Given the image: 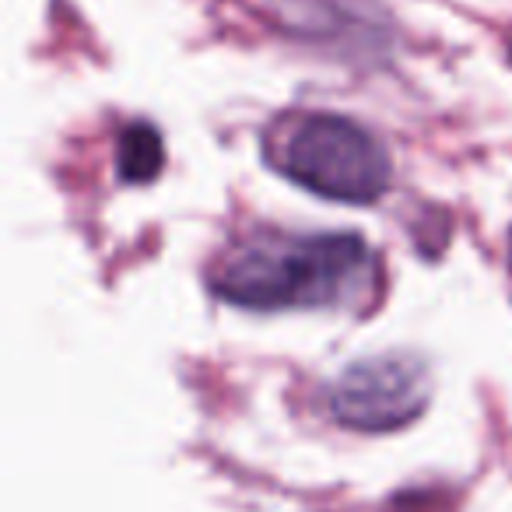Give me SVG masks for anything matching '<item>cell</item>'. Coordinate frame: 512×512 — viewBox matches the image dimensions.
Here are the masks:
<instances>
[{"label":"cell","mask_w":512,"mask_h":512,"mask_svg":"<svg viewBox=\"0 0 512 512\" xmlns=\"http://www.w3.org/2000/svg\"><path fill=\"white\" fill-rule=\"evenodd\" d=\"M379 281V260L355 232L295 235L278 228L242 235L207 271L218 299L256 313L358 306Z\"/></svg>","instance_id":"cell-1"},{"label":"cell","mask_w":512,"mask_h":512,"mask_svg":"<svg viewBox=\"0 0 512 512\" xmlns=\"http://www.w3.org/2000/svg\"><path fill=\"white\" fill-rule=\"evenodd\" d=\"M267 162L309 193L341 204H372L390 186L386 148L348 116L309 113L267 134Z\"/></svg>","instance_id":"cell-2"},{"label":"cell","mask_w":512,"mask_h":512,"mask_svg":"<svg viewBox=\"0 0 512 512\" xmlns=\"http://www.w3.org/2000/svg\"><path fill=\"white\" fill-rule=\"evenodd\" d=\"M432 376L414 355H376L355 362L330 383L327 407L344 428L390 432L404 428L428 407Z\"/></svg>","instance_id":"cell-3"},{"label":"cell","mask_w":512,"mask_h":512,"mask_svg":"<svg viewBox=\"0 0 512 512\" xmlns=\"http://www.w3.org/2000/svg\"><path fill=\"white\" fill-rule=\"evenodd\" d=\"M116 165H120V179H127V183H151L165 165V148L158 130L148 127V123H134V127L123 130Z\"/></svg>","instance_id":"cell-4"},{"label":"cell","mask_w":512,"mask_h":512,"mask_svg":"<svg viewBox=\"0 0 512 512\" xmlns=\"http://www.w3.org/2000/svg\"><path fill=\"white\" fill-rule=\"evenodd\" d=\"M509 267H512V239H509Z\"/></svg>","instance_id":"cell-5"}]
</instances>
